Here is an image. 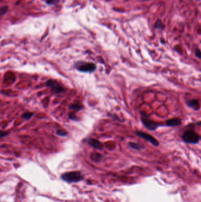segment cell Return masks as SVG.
Returning <instances> with one entry per match:
<instances>
[{
  "instance_id": "cell-1",
  "label": "cell",
  "mask_w": 201,
  "mask_h": 202,
  "mask_svg": "<svg viewBox=\"0 0 201 202\" xmlns=\"http://www.w3.org/2000/svg\"><path fill=\"white\" fill-rule=\"evenodd\" d=\"M140 119L144 126L150 131H155L159 127L164 125L163 124L151 120L145 112H140Z\"/></svg>"
},
{
  "instance_id": "cell-2",
  "label": "cell",
  "mask_w": 201,
  "mask_h": 202,
  "mask_svg": "<svg viewBox=\"0 0 201 202\" xmlns=\"http://www.w3.org/2000/svg\"><path fill=\"white\" fill-rule=\"evenodd\" d=\"M62 180L69 183H77L81 181L83 179V176L81 172L74 171L65 173L61 176Z\"/></svg>"
},
{
  "instance_id": "cell-3",
  "label": "cell",
  "mask_w": 201,
  "mask_h": 202,
  "mask_svg": "<svg viewBox=\"0 0 201 202\" xmlns=\"http://www.w3.org/2000/svg\"><path fill=\"white\" fill-rule=\"evenodd\" d=\"M74 66L78 71L83 73H93L97 69V66L94 63L85 61L77 62Z\"/></svg>"
},
{
  "instance_id": "cell-4",
  "label": "cell",
  "mask_w": 201,
  "mask_h": 202,
  "mask_svg": "<svg viewBox=\"0 0 201 202\" xmlns=\"http://www.w3.org/2000/svg\"><path fill=\"white\" fill-rule=\"evenodd\" d=\"M182 139L184 142L187 144H196L200 141V136L194 130H189L183 133L182 136Z\"/></svg>"
},
{
  "instance_id": "cell-5",
  "label": "cell",
  "mask_w": 201,
  "mask_h": 202,
  "mask_svg": "<svg viewBox=\"0 0 201 202\" xmlns=\"http://www.w3.org/2000/svg\"><path fill=\"white\" fill-rule=\"evenodd\" d=\"M45 85L47 87L51 88V91L54 93H60L63 92L64 90V88L55 80L49 79L45 83Z\"/></svg>"
},
{
  "instance_id": "cell-6",
  "label": "cell",
  "mask_w": 201,
  "mask_h": 202,
  "mask_svg": "<svg viewBox=\"0 0 201 202\" xmlns=\"http://www.w3.org/2000/svg\"><path fill=\"white\" fill-rule=\"evenodd\" d=\"M134 133L136 136H138V137H139V138H141L144 140L150 142L152 145H154L155 147H158L159 145V142L155 138V137H154L152 135L146 132L137 131Z\"/></svg>"
},
{
  "instance_id": "cell-7",
  "label": "cell",
  "mask_w": 201,
  "mask_h": 202,
  "mask_svg": "<svg viewBox=\"0 0 201 202\" xmlns=\"http://www.w3.org/2000/svg\"><path fill=\"white\" fill-rule=\"evenodd\" d=\"M84 142H86L87 144L90 145L91 147H93V148L96 149H98L100 150H101L103 148V145L101 142H100L99 140H96L94 138H86L84 140Z\"/></svg>"
},
{
  "instance_id": "cell-8",
  "label": "cell",
  "mask_w": 201,
  "mask_h": 202,
  "mask_svg": "<svg viewBox=\"0 0 201 202\" xmlns=\"http://www.w3.org/2000/svg\"><path fill=\"white\" fill-rule=\"evenodd\" d=\"M186 103L188 107L192 108L195 111H199L200 109L199 101L198 99H193L187 100Z\"/></svg>"
},
{
  "instance_id": "cell-9",
  "label": "cell",
  "mask_w": 201,
  "mask_h": 202,
  "mask_svg": "<svg viewBox=\"0 0 201 202\" xmlns=\"http://www.w3.org/2000/svg\"><path fill=\"white\" fill-rule=\"evenodd\" d=\"M182 124V121L179 118H171L169 119L166 121L165 125L167 126H179Z\"/></svg>"
},
{
  "instance_id": "cell-10",
  "label": "cell",
  "mask_w": 201,
  "mask_h": 202,
  "mask_svg": "<svg viewBox=\"0 0 201 202\" xmlns=\"http://www.w3.org/2000/svg\"><path fill=\"white\" fill-rule=\"evenodd\" d=\"M83 108H84V107H83V105L82 103H80V102L71 104L69 106V109H70L73 110V111H79L80 110L83 109Z\"/></svg>"
},
{
  "instance_id": "cell-11",
  "label": "cell",
  "mask_w": 201,
  "mask_h": 202,
  "mask_svg": "<svg viewBox=\"0 0 201 202\" xmlns=\"http://www.w3.org/2000/svg\"><path fill=\"white\" fill-rule=\"evenodd\" d=\"M130 148L136 150H141L142 149H143V146L142 145L139 144V143H136V142H129L128 144Z\"/></svg>"
},
{
  "instance_id": "cell-12",
  "label": "cell",
  "mask_w": 201,
  "mask_h": 202,
  "mask_svg": "<svg viewBox=\"0 0 201 202\" xmlns=\"http://www.w3.org/2000/svg\"><path fill=\"white\" fill-rule=\"evenodd\" d=\"M163 27H164L163 26L161 20L158 19L156 21V22L155 23V24L154 28H156V29H161V30H162V29H163Z\"/></svg>"
},
{
  "instance_id": "cell-13",
  "label": "cell",
  "mask_w": 201,
  "mask_h": 202,
  "mask_svg": "<svg viewBox=\"0 0 201 202\" xmlns=\"http://www.w3.org/2000/svg\"><path fill=\"white\" fill-rule=\"evenodd\" d=\"M101 155L100 154H98V153H95V154H91V158L92 160L93 161H98L99 160H100L101 158Z\"/></svg>"
},
{
  "instance_id": "cell-14",
  "label": "cell",
  "mask_w": 201,
  "mask_h": 202,
  "mask_svg": "<svg viewBox=\"0 0 201 202\" xmlns=\"http://www.w3.org/2000/svg\"><path fill=\"white\" fill-rule=\"evenodd\" d=\"M34 115V113L33 112H25L24 114H23L22 115V117L23 118H24L26 119H30Z\"/></svg>"
},
{
  "instance_id": "cell-15",
  "label": "cell",
  "mask_w": 201,
  "mask_h": 202,
  "mask_svg": "<svg viewBox=\"0 0 201 202\" xmlns=\"http://www.w3.org/2000/svg\"><path fill=\"white\" fill-rule=\"evenodd\" d=\"M56 134L60 136H66L68 135V133L66 131L64 130H59L56 131Z\"/></svg>"
},
{
  "instance_id": "cell-16",
  "label": "cell",
  "mask_w": 201,
  "mask_h": 202,
  "mask_svg": "<svg viewBox=\"0 0 201 202\" xmlns=\"http://www.w3.org/2000/svg\"><path fill=\"white\" fill-rule=\"evenodd\" d=\"M8 9H9V7L7 6L0 8V15H4L8 11Z\"/></svg>"
},
{
  "instance_id": "cell-17",
  "label": "cell",
  "mask_w": 201,
  "mask_h": 202,
  "mask_svg": "<svg viewBox=\"0 0 201 202\" xmlns=\"http://www.w3.org/2000/svg\"><path fill=\"white\" fill-rule=\"evenodd\" d=\"M46 3L49 5H55L59 3V0H47Z\"/></svg>"
},
{
  "instance_id": "cell-18",
  "label": "cell",
  "mask_w": 201,
  "mask_h": 202,
  "mask_svg": "<svg viewBox=\"0 0 201 202\" xmlns=\"http://www.w3.org/2000/svg\"><path fill=\"white\" fill-rule=\"evenodd\" d=\"M9 135V132L8 131H0V138H3V137H5Z\"/></svg>"
},
{
  "instance_id": "cell-19",
  "label": "cell",
  "mask_w": 201,
  "mask_h": 202,
  "mask_svg": "<svg viewBox=\"0 0 201 202\" xmlns=\"http://www.w3.org/2000/svg\"><path fill=\"white\" fill-rule=\"evenodd\" d=\"M195 53V56L198 58H199V59L201 58V53H200V50L199 48H196Z\"/></svg>"
},
{
  "instance_id": "cell-20",
  "label": "cell",
  "mask_w": 201,
  "mask_h": 202,
  "mask_svg": "<svg viewBox=\"0 0 201 202\" xmlns=\"http://www.w3.org/2000/svg\"><path fill=\"white\" fill-rule=\"evenodd\" d=\"M69 118H70L71 119H74V120H75V119H77L76 115L73 114V113H69Z\"/></svg>"
},
{
  "instance_id": "cell-21",
  "label": "cell",
  "mask_w": 201,
  "mask_h": 202,
  "mask_svg": "<svg viewBox=\"0 0 201 202\" xmlns=\"http://www.w3.org/2000/svg\"><path fill=\"white\" fill-rule=\"evenodd\" d=\"M2 1V0H0V1Z\"/></svg>"
}]
</instances>
